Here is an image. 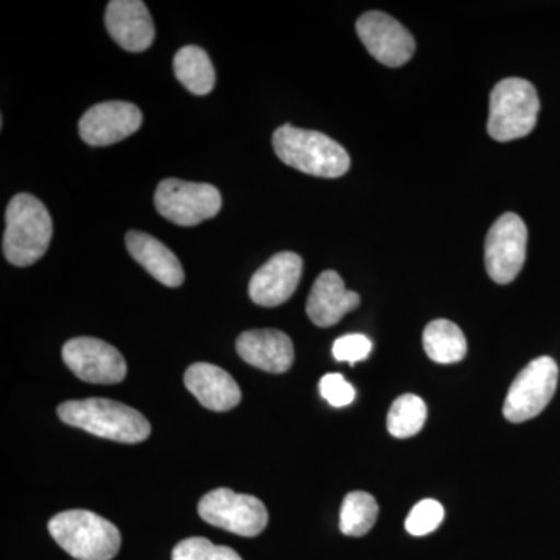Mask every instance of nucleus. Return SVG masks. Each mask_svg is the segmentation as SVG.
<instances>
[{
    "instance_id": "f257e3e1",
    "label": "nucleus",
    "mask_w": 560,
    "mask_h": 560,
    "mask_svg": "<svg viewBox=\"0 0 560 560\" xmlns=\"http://www.w3.org/2000/svg\"><path fill=\"white\" fill-rule=\"evenodd\" d=\"M272 147L283 164L318 178H340L350 167L348 151L323 132L287 124L272 135Z\"/></svg>"
},
{
    "instance_id": "f03ea898",
    "label": "nucleus",
    "mask_w": 560,
    "mask_h": 560,
    "mask_svg": "<svg viewBox=\"0 0 560 560\" xmlns=\"http://www.w3.org/2000/svg\"><path fill=\"white\" fill-rule=\"evenodd\" d=\"M58 416L70 427L124 444H138L151 433L149 420L138 410L109 399L65 401Z\"/></svg>"
},
{
    "instance_id": "7ed1b4c3",
    "label": "nucleus",
    "mask_w": 560,
    "mask_h": 560,
    "mask_svg": "<svg viewBox=\"0 0 560 560\" xmlns=\"http://www.w3.org/2000/svg\"><path fill=\"white\" fill-rule=\"evenodd\" d=\"M3 256L14 267H31L49 249L54 223L46 206L28 194L11 198L5 212Z\"/></svg>"
},
{
    "instance_id": "20e7f679",
    "label": "nucleus",
    "mask_w": 560,
    "mask_h": 560,
    "mask_svg": "<svg viewBox=\"0 0 560 560\" xmlns=\"http://www.w3.org/2000/svg\"><path fill=\"white\" fill-rule=\"evenodd\" d=\"M49 533L62 550L79 560H110L120 550V530L91 511L70 510L55 515Z\"/></svg>"
},
{
    "instance_id": "39448f33",
    "label": "nucleus",
    "mask_w": 560,
    "mask_h": 560,
    "mask_svg": "<svg viewBox=\"0 0 560 560\" xmlns=\"http://www.w3.org/2000/svg\"><path fill=\"white\" fill-rule=\"evenodd\" d=\"M539 110V95L528 80H501L490 92V138L497 142L525 138L536 128Z\"/></svg>"
},
{
    "instance_id": "423d86ee",
    "label": "nucleus",
    "mask_w": 560,
    "mask_h": 560,
    "mask_svg": "<svg viewBox=\"0 0 560 560\" xmlns=\"http://www.w3.org/2000/svg\"><path fill=\"white\" fill-rule=\"evenodd\" d=\"M559 383L558 363L551 357H539L523 368L512 382L504 400V418L522 423L537 418L548 407Z\"/></svg>"
},
{
    "instance_id": "0eeeda50",
    "label": "nucleus",
    "mask_w": 560,
    "mask_h": 560,
    "mask_svg": "<svg viewBox=\"0 0 560 560\" xmlns=\"http://www.w3.org/2000/svg\"><path fill=\"white\" fill-rule=\"evenodd\" d=\"M154 205L165 220L178 226H197L221 210V195L212 184L168 178L161 180Z\"/></svg>"
},
{
    "instance_id": "6e6552de",
    "label": "nucleus",
    "mask_w": 560,
    "mask_h": 560,
    "mask_svg": "<svg viewBox=\"0 0 560 560\" xmlns=\"http://www.w3.org/2000/svg\"><path fill=\"white\" fill-rule=\"evenodd\" d=\"M198 514L209 525L243 537L259 536L268 525V511L257 497L220 488L206 493Z\"/></svg>"
},
{
    "instance_id": "1a4fd4ad",
    "label": "nucleus",
    "mask_w": 560,
    "mask_h": 560,
    "mask_svg": "<svg viewBox=\"0 0 560 560\" xmlns=\"http://www.w3.org/2000/svg\"><path fill=\"white\" fill-rule=\"evenodd\" d=\"M528 228L517 213H504L488 232L485 264L489 278L506 285L521 275L526 260Z\"/></svg>"
},
{
    "instance_id": "9d476101",
    "label": "nucleus",
    "mask_w": 560,
    "mask_h": 560,
    "mask_svg": "<svg viewBox=\"0 0 560 560\" xmlns=\"http://www.w3.org/2000/svg\"><path fill=\"white\" fill-rule=\"evenodd\" d=\"M62 360L83 382L114 385L127 377V363L119 350L97 338L69 340L62 348Z\"/></svg>"
},
{
    "instance_id": "9b49d317",
    "label": "nucleus",
    "mask_w": 560,
    "mask_h": 560,
    "mask_svg": "<svg viewBox=\"0 0 560 560\" xmlns=\"http://www.w3.org/2000/svg\"><path fill=\"white\" fill-rule=\"evenodd\" d=\"M357 33L372 57L388 68H400L415 55L416 40L411 33L382 11H370L360 16Z\"/></svg>"
},
{
    "instance_id": "f8f14e48",
    "label": "nucleus",
    "mask_w": 560,
    "mask_h": 560,
    "mask_svg": "<svg viewBox=\"0 0 560 560\" xmlns=\"http://www.w3.org/2000/svg\"><path fill=\"white\" fill-rule=\"evenodd\" d=\"M142 113L128 102H105L92 106L80 119V138L92 147H108L130 138L142 125Z\"/></svg>"
},
{
    "instance_id": "ddd939ff",
    "label": "nucleus",
    "mask_w": 560,
    "mask_h": 560,
    "mask_svg": "<svg viewBox=\"0 0 560 560\" xmlns=\"http://www.w3.org/2000/svg\"><path fill=\"white\" fill-rule=\"evenodd\" d=\"M304 261L298 254H276L264 267L254 272L249 282L250 300L260 307H278L293 296L302 276Z\"/></svg>"
},
{
    "instance_id": "4468645a",
    "label": "nucleus",
    "mask_w": 560,
    "mask_h": 560,
    "mask_svg": "<svg viewBox=\"0 0 560 560\" xmlns=\"http://www.w3.org/2000/svg\"><path fill=\"white\" fill-rule=\"evenodd\" d=\"M105 25L110 38L116 40L121 49L143 51L153 44V18L145 3L140 0H113L108 3L105 14Z\"/></svg>"
},
{
    "instance_id": "2eb2a0df",
    "label": "nucleus",
    "mask_w": 560,
    "mask_h": 560,
    "mask_svg": "<svg viewBox=\"0 0 560 560\" xmlns=\"http://www.w3.org/2000/svg\"><path fill=\"white\" fill-rule=\"evenodd\" d=\"M235 346L243 361L271 374H282L294 363L293 341L280 330L243 331Z\"/></svg>"
},
{
    "instance_id": "dca6fc26",
    "label": "nucleus",
    "mask_w": 560,
    "mask_h": 560,
    "mask_svg": "<svg viewBox=\"0 0 560 560\" xmlns=\"http://www.w3.org/2000/svg\"><path fill=\"white\" fill-rule=\"evenodd\" d=\"M359 305V293L346 289L341 276L329 270L319 275L313 283L307 301V315L316 326L331 327Z\"/></svg>"
},
{
    "instance_id": "f3484780",
    "label": "nucleus",
    "mask_w": 560,
    "mask_h": 560,
    "mask_svg": "<svg viewBox=\"0 0 560 560\" xmlns=\"http://www.w3.org/2000/svg\"><path fill=\"white\" fill-rule=\"evenodd\" d=\"M184 385L208 410L230 411L242 400L241 386L215 364H191L184 374Z\"/></svg>"
},
{
    "instance_id": "a211bd4d",
    "label": "nucleus",
    "mask_w": 560,
    "mask_h": 560,
    "mask_svg": "<svg viewBox=\"0 0 560 560\" xmlns=\"http://www.w3.org/2000/svg\"><path fill=\"white\" fill-rule=\"evenodd\" d=\"M127 248L132 259L142 265L162 285L172 289L183 285V265L164 243L145 232L130 231L127 234Z\"/></svg>"
},
{
    "instance_id": "6ab92c4d",
    "label": "nucleus",
    "mask_w": 560,
    "mask_h": 560,
    "mask_svg": "<svg viewBox=\"0 0 560 560\" xmlns=\"http://www.w3.org/2000/svg\"><path fill=\"white\" fill-rule=\"evenodd\" d=\"M423 349L434 363L453 364L467 353V340L463 330L448 319L431 320L423 330Z\"/></svg>"
},
{
    "instance_id": "aec40b11",
    "label": "nucleus",
    "mask_w": 560,
    "mask_h": 560,
    "mask_svg": "<svg viewBox=\"0 0 560 560\" xmlns=\"http://www.w3.org/2000/svg\"><path fill=\"white\" fill-rule=\"evenodd\" d=\"M173 69L180 84L195 95H206L215 86V69L201 47L186 46L176 51Z\"/></svg>"
},
{
    "instance_id": "412c9836",
    "label": "nucleus",
    "mask_w": 560,
    "mask_h": 560,
    "mask_svg": "<svg viewBox=\"0 0 560 560\" xmlns=\"http://www.w3.org/2000/svg\"><path fill=\"white\" fill-rule=\"evenodd\" d=\"M378 517V504L374 497L368 492L348 493L342 501L340 514V529L350 537L366 536Z\"/></svg>"
},
{
    "instance_id": "4be33fe9",
    "label": "nucleus",
    "mask_w": 560,
    "mask_h": 560,
    "mask_svg": "<svg viewBox=\"0 0 560 560\" xmlns=\"http://www.w3.org/2000/svg\"><path fill=\"white\" fill-rule=\"evenodd\" d=\"M427 405L416 394H404L394 400L388 412V431L397 440L416 436L425 425Z\"/></svg>"
},
{
    "instance_id": "5701e85b",
    "label": "nucleus",
    "mask_w": 560,
    "mask_h": 560,
    "mask_svg": "<svg viewBox=\"0 0 560 560\" xmlns=\"http://www.w3.org/2000/svg\"><path fill=\"white\" fill-rule=\"evenodd\" d=\"M172 560H243L230 547H220L205 537H190L173 548Z\"/></svg>"
},
{
    "instance_id": "b1692460",
    "label": "nucleus",
    "mask_w": 560,
    "mask_h": 560,
    "mask_svg": "<svg viewBox=\"0 0 560 560\" xmlns=\"http://www.w3.org/2000/svg\"><path fill=\"white\" fill-rule=\"evenodd\" d=\"M444 517V506H442L440 501L422 500L408 514L407 521H405V528H407L411 536H427V534H431L440 528Z\"/></svg>"
},
{
    "instance_id": "393cba45",
    "label": "nucleus",
    "mask_w": 560,
    "mask_h": 560,
    "mask_svg": "<svg viewBox=\"0 0 560 560\" xmlns=\"http://www.w3.org/2000/svg\"><path fill=\"white\" fill-rule=\"evenodd\" d=\"M372 350V341L370 338L361 334L346 335V337L338 338L334 342L335 360L348 361L349 364L359 363V361L366 360Z\"/></svg>"
},
{
    "instance_id": "a878e982",
    "label": "nucleus",
    "mask_w": 560,
    "mask_h": 560,
    "mask_svg": "<svg viewBox=\"0 0 560 560\" xmlns=\"http://www.w3.org/2000/svg\"><path fill=\"white\" fill-rule=\"evenodd\" d=\"M319 393L331 407H348L355 400V389L341 374H327L320 378Z\"/></svg>"
}]
</instances>
